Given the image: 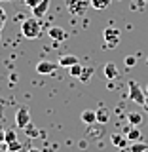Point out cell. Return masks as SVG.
Wrapping results in <instances>:
<instances>
[{
	"mask_svg": "<svg viewBox=\"0 0 148 152\" xmlns=\"http://www.w3.org/2000/svg\"><path fill=\"white\" fill-rule=\"evenodd\" d=\"M21 34L25 38H28V40H34V38H38L42 34V25L38 21V17L32 15L21 23Z\"/></svg>",
	"mask_w": 148,
	"mask_h": 152,
	"instance_id": "6da1fadb",
	"label": "cell"
},
{
	"mask_svg": "<svg viewBox=\"0 0 148 152\" xmlns=\"http://www.w3.org/2000/svg\"><path fill=\"white\" fill-rule=\"evenodd\" d=\"M103 40H104V48H108V50L116 48L118 44H120V40H122L120 28H116V27H106V28L103 31Z\"/></svg>",
	"mask_w": 148,
	"mask_h": 152,
	"instance_id": "7a4b0ae2",
	"label": "cell"
},
{
	"mask_svg": "<svg viewBox=\"0 0 148 152\" xmlns=\"http://www.w3.org/2000/svg\"><path fill=\"white\" fill-rule=\"evenodd\" d=\"M89 6H91L89 0H66V10L70 12V15H76V17H82Z\"/></svg>",
	"mask_w": 148,
	"mask_h": 152,
	"instance_id": "3957f363",
	"label": "cell"
},
{
	"mask_svg": "<svg viewBox=\"0 0 148 152\" xmlns=\"http://www.w3.org/2000/svg\"><path fill=\"white\" fill-rule=\"evenodd\" d=\"M129 99L135 101L137 104H141V107H144V103H146V91H142L141 86L137 82H133V80L129 82Z\"/></svg>",
	"mask_w": 148,
	"mask_h": 152,
	"instance_id": "277c9868",
	"label": "cell"
},
{
	"mask_svg": "<svg viewBox=\"0 0 148 152\" xmlns=\"http://www.w3.org/2000/svg\"><path fill=\"white\" fill-rule=\"evenodd\" d=\"M15 124H17V127H21V129H25L27 126H31V110H28L27 107H19L17 108Z\"/></svg>",
	"mask_w": 148,
	"mask_h": 152,
	"instance_id": "5b68a950",
	"label": "cell"
},
{
	"mask_svg": "<svg viewBox=\"0 0 148 152\" xmlns=\"http://www.w3.org/2000/svg\"><path fill=\"white\" fill-rule=\"evenodd\" d=\"M59 66V63H51V61H40V63L36 65V72L38 74H53L55 69Z\"/></svg>",
	"mask_w": 148,
	"mask_h": 152,
	"instance_id": "8992f818",
	"label": "cell"
},
{
	"mask_svg": "<svg viewBox=\"0 0 148 152\" xmlns=\"http://www.w3.org/2000/svg\"><path fill=\"white\" fill-rule=\"evenodd\" d=\"M103 74H104V78L114 80V78L120 76V70H118V66L114 65V63H106V65H104V69H103Z\"/></svg>",
	"mask_w": 148,
	"mask_h": 152,
	"instance_id": "52a82bcc",
	"label": "cell"
},
{
	"mask_svg": "<svg viewBox=\"0 0 148 152\" xmlns=\"http://www.w3.org/2000/svg\"><path fill=\"white\" fill-rule=\"evenodd\" d=\"M47 8H50V0H42V2L38 4L36 8H32V15L38 17V19L44 17L46 13H47Z\"/></svg>",
	"mask_w": 148,
	"mask_h": 152,
	"instance_id": "ba28073f",
	"label": "cell"
},
{
	"mask_svg": "<svg viewBox=\"0 0 148 152\" xmlns=\"http://www.w3.org/2000/svg\"><path fill=\"white\" fill-rule=\"evenodd\" d=\"M47 34H50L53 40H59V42H63V40H66V32H65V28H61V27H53V28H50L47 31Z\"/></svg>",
	"mask_w": 148,
	"mask_h": 152,
	"instance_id": "9c48e42d",
	"label": "cell"
},
{
	"mask_svg": "<svg viewBox=\"0 0 148 152\" xmlns=\"http://www.w3.org/2000/svg\"><path fill=\"white\" fill-rule=\"evenodd\" d=\"M127 142H129V139H127V135L123 133V135H120V133H116V135H112V145L116 146V148H125Z\"/></svg>",
	"mask_w": 148,
	"mask_h": 152,
	"instance_id": "30bf717a",
	"label": "cell"
},
{
	"mask_svg": "<svg viewBox=\"0 0 148 152\" xmlns=\"http://www.w3.org/2000/svg\"><path fill=\"white\" fill-rule=\"evenodd\" d=\"M76 63H80V59L76 55H63V57H59V66H66V69H70L72 65Z\"/></svg>",
	"mask_w": 148,
	"mask_h": 152,
	"instance_id": "8fae6325",
	"label": "cell"
},
{
	"mask_svg": "<svg viewBox=\"0 0 148 152\" xmlns=\"http://www.w3.org/2000/svg\"><path fill=\"white\" fill-rule=\"evenodd\" d=\"M80 118H82V122H84V124L91 126V124H95V122H97V112H95V110H84Z\"/></svg>",
	"mask_w": 148,
	"mask_h": 152,
	"instance_id": "7c38bea8",
	"label": "cell"
},
{
	"mask_svg": "<svg viewBox=\"0 0 148 152\" xmlns=\"http://www.w3.org/2000/svg\"><path fill=\"white\" fill-rule=\"evenodd\" d=\"M125 135H127V139H129V142L141 141V131L135 129V126H133V127H125Z\"/></svg>",
	"mask_w": 148,
	"mask_h": 152,
	"instance_id": "4fadbf2b",
	"label": "cell"
},
{
	"mask_svg": "<svg viewBox=\"0 0 148 152\" xmlns=\"http://www.w3.org/2000/svg\"><path fill=\"white\" fill-rule=\"evenodd\" d=\"M6 142L9 145V148H19V142H17L15 131H8V133H6Z\"/></svg>",
	"mask_w": 148,
	"mask_h": 152,
	"instance_id": "5bb4252c",
	"label": "cell"
},
{
	"mask_svg": "<svg viewBox=\"0 0 148 152\" xmlns=\"http://www.w3.org/2000/svg\"><path fill=\"white\" fill-rule=\"evenodd\" d=\"M91 76H93V69L91 66H84V70H82V74H80V82H84V84H87L89 80H91Z\"/></svg>",
	"mask_w": 148,
	"mask_h": 152,
	"instance_id": "9a60e30c",
	"label": "cell"
},
{
	"mask_svg": "<svg viewBox=\"0 0 148 152\" xmlns=\"http://www.w3.org/2000/svg\"><path fill=\"white\" fill-rule=\"evenodd\" d=\"M97 122L99 124H106L108 122V110H106V107H101V108H97Z\"/></svg>",
	"mask_w": 148,
	"mask_h": 152,
	"instance_id": "2e32d148",
	"label": "cell"
},
{
	"mask_svg": "<svg viewBox=\"0 0 148 152\" xmlns=\"http://www.w3.org/2000/svg\"><path fill=\"white\" fill-rule=\"evenodd\" d=\"M89 4L93 10H104L110 6V0H89Z\"/></svg>",
	"mask_w": 148,
	"mask_h": 152,
	"instance_id": "e0dca14e",
	"label": "cell"
},
{
	"mask_svg": "<svg viewBox=\"0 0 148 152\" xmlns=\"http://www.w3.org/2000/svg\"><path fill=\"white\" fill-rule=\"evenodd\" d=\"M146 150H148V145L146 142H141V141L131 142V146H129V152H146Z\"/></svg>",
	"mask_w": 148,
	"mask_h": 152,
	"instance_id": "ac0fdd59",
	"label": "cell"
},
{
	"mask_svg": "<svg viewBox=\"0 0 148 152\" xmlns=\"http://www.w3.org/2000/svg\"><path fill=\"white\" fill-rule=\"evenodd\" d=\"M127 120H129L131 126H139V124L142 122V116L139 112H129V114H127Z\"/></svg>",
	"mask_w": 148,
	"mask_h": 152,
	"instance_id": "d6986e66",
	"label": "cell"
},
{
	"mask_svg": "<svg viewBox=\"0 0 148 152\" xmlns=\"http://www.w3.org/2000/svg\"><path fill=\"white\" fill-rule=\"evenodd\" d=\"M82 70H84V66L80 65V63H76V65H72V66H70V76H76V78H80Z\"/></svg>",
	"mask_w": 148,
	"mask_h": 152,
	"instance_id": "ffe728a7",
	"label": "cell"
},
{
	"mask_svg": "<svg viewBox=\"0 0 148 152\" xmlns=\"http://www.w3.org/2000/svg\"><path fill=\"white\" fill-rule=\"evenodd\" d=\"M137 65V57L135 55H127L125 57V66H129V69H131V66H135Z\"/></svg>",
	"mask_w": 148,
	"mask_h": 152,
	"instance_id": "44dd1931",
	"label": "cell"
},
{
	"mask_svg": "<svg viewBox=\"0 0 148 152\" xmlns=\"http://www.w3.org/2000/svg\"><path fill=\"white\" fill-rule=\"evenodd\" d=\"M23 2H25V6H28V8L32 10V8H36L38 4L42 2V0H23Z\"/></svg>",
	"mask_w": 148,
	"mask_h": 152,
	"instance_id": "7402d4cb",
	"label": "cell"
},
{
	"mask_svg": "<svg viewBox=\"0 0 148 152\" xmlns=\"http://www.w3.org/2000/svg\"><path fill=\"white\" fill-rule=\"evenodd\" d=\"M0 19H6V12H4L2 8H0Z\"/></svg>",
	"mask_w": 148,
	"mask_h": 152,
	"instance_id": "603a6c76",
	"label": "cell"
},
{
	"mask_svg": "<svg viewBox=\"0 0 148 152\" xmlns=\"http://www.w3.org/2000/svg\"><path fill=\"white\" fill-rule=\"evenodd\" d=\"M4 23H6V19H0V31L4 28Z\"/></svg>",
	"mask_w": 148,
	"mask_h": 152,
	"instance_id": "cb8c5ba5",
	"label": "cell"
},
{
	"mask_svg": "<svg viewBox=\"0 0 148 152\" xmlns=\"http://www.w3.org/2000/svg\"><path fill=\"white\" fill-rule=\"evenodd\" d=\"M28 152H42L40 148H28Z\"/></svg>",
	"mask_w": 148,
	"mask_h": 152,
	"instance_id": "d4e9b609",
	"label": "cell"
},
{
	"mask_svg": "<svg viewBox=\"0 0 148 152\" xmlns=\"http://www.w3.org/2000/svg\"><path fill=\"white\" fill-rule=\"evenodd\" d=\"M144 108H146V110H148V97H146V103H144Z\"/></svg>",
	"mask_w": 148,
	"mask_h": 152,
	"instance_id": "484cf974",
	"label": "cell"
},
{
	"mask_svg": "<svg viewBox=\"0 0 148 152\" xmlns=\"http://www.w3.org/2000/svg\"><path fill=\"white\" fill-rule=\"evenodd\" d=\"M146 97H148V86H146Z\"/></svg>",
	"mask_w": 148,
	"mask_h": 152,
	"instance_id": "4316f807",
	"label": "cell"
},
{
	"mask_svg": "<svg viewBox=\"0 0 148 152\" xmlns=\"http://www.w3.org/2000/svg\"><path fill=\"white\" fill-rule=\"evenodd\" d=\"M0 2H2V0H0Z\"/></svg>",
	"mask_w": 148,
	"mask_h": 152,
	"instance_id": "83f0119b",
	"label": "cell"
}]
</instances>
